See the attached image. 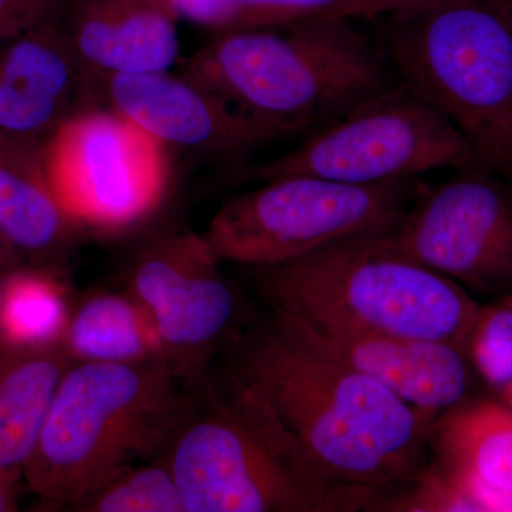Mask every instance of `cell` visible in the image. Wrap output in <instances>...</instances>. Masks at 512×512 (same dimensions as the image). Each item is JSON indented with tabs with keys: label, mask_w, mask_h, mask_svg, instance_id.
I'll list each match as a JSON object with an SVG mask.
<instances>
[{
	"label": "cell",
	"mask_w": 512,
	"mask_h": 512,
	"mask_svg": "<svg viewBox=\"0 0 512 512\" xmlns=\"http://www.w3.org/2000/svg\"><path fill=\"white\" fill-rule=\"evenodd\" d=\"M225 383L316 480L362 510L375 511L426 467L433 420L311 348L274 313L239 336Z\"/></svg>",
	"instance_id": "obj_1"
},
{
	"label": "cell",
	"mask_w": 512,
	"mask_h": 512,
	"mask_svg": "<svg viewBox=\"0 0 512 512\" xmlns=\"http://www.w3.org/2000/svg\"><path fill=\"white\" fill-rule=\"evenodd\" d=\"M185 77L282 136L328 126L399 84L386 52L355 20L322 15L221 33Z\"/></svg>",
	"instance_id": "obj_2"
},
{
	"label": "cell",
	"mask_w": 512,
	"mask_h": 512,
	"mask_svg": "<svg viewBox=\"0 0 512 512\" xmlns=\"http://www.w3.org/2000/svg\"><path fill=\"white\" fill-rule=\"evenodd\" d=\"M251 269L272 312L330 328L446 343L464 355L480 309L466 289L400 252L392 228Z\"/></svg>",
	"instance_id": "obj_3"
},
{
	"label": "cell",
	"mask_w": 512,
	"mask_h": 512,
	"mask_svg": "<svg viewBox=\"0 0 512 512\" xmlns=\"http://www.w3.org/2000/svg\"><path fill=\"white\" fill-rule=\"evenodd\" d=\"M170 366L72 363L23 470L46 503L72 508L111 477L164 454L192 396Z\"/></svg>",
	"instance_id": "obj_4"
},
{
	"label": "cell",
	"mask_w": 512,
	"mask_h": 512,
	"mask_svg": "<svg viewBox=\"0 0 512 512\" xmlns=\"http://www.w3.org/2000/svg\"><path fill=\"white\" fill-rule=\"evenodd\" d=\"M383 20L402 86L446 117L478 165L512 181V25L487 0H441Z\"/></svg>",
	"instance_id": "obj_5"
},
{
	"label": "cell",
	"mask_w": 512,
	"mask_h": 512,
	"mask_svg": "<svg viewBox=\"0 0 512 512\" xmlns=\"http://www.w3.org/2000/svg\"><path fill=\"white\" fill-rule=\"evenodd\" d=\"M201 390L163 454L187 512L360 510L316 480L231 386L205 380Z\"/></svg>",
	"instance_id": "obj_6"
},
{
	"label": "cell",
	"mask_w": 512,
	"mask_h": 512,
	"mask_svg": "<svg viewBox=\"0 0 512 512\" xmlns=\"http://www.w3.org/2000/svg\"><path fill=\"white\" fill-rule=\"evenodd\" d=\"M413 180L348 184L288 175L225 202L205 239L220 261L284 264L340 241L393 228L416 192Z\"/></svg>",
	"instance_id": "obj_7"
},
{
	"label": "cell",
	"mask_w": 512,
	"mask_h": 512,
	"mask_svg": "<svg viewBox=\"0 0 512 512\" xmlns=\"http://www.w3.org/2000/svg\"><path fill=\"white\" fill-rule=\"evenodd\" d=\"M476 167L477 158L457 128L399 83L322 127L258 175L266 181L312 175L367 185Z\"/></svg>",
	"instance_id": "obj_8"
},
{
	"label": "cell",
	"mask_w": 512,
	"mask_h": 512,
	"mask_svg": "<svg viewBox=\"0 0 512 512\" xmlns=\"http://www.w3.org/2000/svg\"><path fill=\"white\" fill-rule=\"evenodd\" d=\"M47 184L76 227L120 231L146 220L168 187L167 147L110 109H89L47 141Z\"/></svg>",
	"instance_id": "obj_9"
},
{
	"label": "cell",
	"mask_w": 512,
	"mask_h": 512,
	"mask_svg": "<svg viewBox=\"0 0 512 512\" xmlns=\"http://www.w3.org/2000/svg\"><path fill=\"white\" fill-rule=\"evenodd\" d=\"M484 170L417 187L392 228L400 252L466 291L501 296L512 291V187Z\"/></svg>",
	"instance_id": "obj_10"
},
{
	"label": "cell",
	"mask_w": 512,
	"mask_h": 512,
	"mask_svg": "<svg viewBox=\"0 0 512 512\" xmlns=\"http://www.w3.org/2000/svg\"><path fill=\"white\" fill-rule=\"evenodd\" d=\"M204 235L158 242L137 259L128 292L141 303L163 343L165 363L188 386L208 366L238 316V295L221 274Z\"/></svg>",
	"instance_id": "obj_11"
},
{
	"label": "cell",
	"mask_w": 512,
	"mask_h": 512,
	"mask_svg": "<svg viewBox=\"0 0 512 512\" xmlns=\"http://www.w3.org/2000/svg\"><path fill=\"white\" fill-rule=\"evenodd\" d=\"M109 109L164 147L237 157L282 138L190 79L168 72L104 77Z\"/></svg>",
	"instance_id": "obj_12"
},
{
	"label": "cell",
	"mask_w": 512,
	"mask_h": 512,
	"mask_svg": "<svg viewBox=\"0 0 512 512\" xmlns=\"http://www.w3.org/2000/svg\"><path fill=\"white\" fill-rule=\"evenodd\" d=\"M93 74L73 49L63 20L47 13L0 39V138L26 144L53 133L87 107Z\"/></svg>",
	"instance_id": "obj_13"
},
{
	"label": "cell",
	"mask_w": 512,
	"mask_h": 512,
	"mask_svg": "<svg viewBox=\"0 0 512 512\" xmlns=\"http://www.w3.org/2000/svg\"><path fill=\"white\" fill-rule=\"evenodd\" d=\"M272 313L311 348L380 384L433 421L467 397V356L454 346Z\"/></svg>",
	"instance_id": "obj_14"
},
{
	"label": "cell",
	"mask_w": 512,
	"mask_h": 512,
	"mask_svg": "<svg viewBox=\"0 0 512 512\" xmlns=\"http://www.w3.org/2000/svg\"><path fill=\"white\" fill-rule=\"evenodd\" d=\"M64 29L97 79L163 73L180 53L173 0H70Z\"/></svg>",
	"instance_id": "obj_15"
},
{
	"label": "cell",
	"mask_w": 512,
	"mask_h": 512,
	"mask_svg": "<svg viewBox=\"0 0 512 512\" xmlns=\"http://www.w3.org/2000/svg\"><path fill=\"white\" fill-rule=\"evenodd\" d=\"M63 346L0 355V473L23 477L64 373Z\"/></svg>",
	"instance_id": "obj_16"
},
{
	"label": "cell",
	"mask_w": 512,
	"mask_h": 512,
	"mask_svg": "<svg viewBox=\"0 0 512 512\" xmlns=\"http://www.w3.org/2000/svg\"><path fill=\"white\" fill-rule=\"evenodd\" d=\"M62 346L73 363H165L150 316L128 291L94 293L73 306Z\"/></svg>",
	"instance_id": "obj_17"
},
{
	"label": "cell",
	"mask_w": 512,
	"mask_h": 512,
	"mask_svg": "<svg viewBox=\"0 0 512 512\" xmlns=\"http://www.w3.org/2000/svg\"><path fill=\"white\" fill-rule=\"evenodd\" d=\"M430 447L439 460L512 494V407L464 399L433 421Z\"/></svg>",
	"instance_id": "obj_18"
},
{
	"label": "cell",
	"mask_w": 512,
	"mask_h": 512,
	"mask_svg": "<svg viewBox=\"0 0 512 512\" xmlns=\"http://www.w3.org/2000/svg\"><path fill=\"white\" fill-rule=\"evenodd\" d=\"M10 144L0 138V237L22 251L45 254L66 242L76 225L50 190L42 165L29 164Z\"/></svg>",
	"instance_id": "obj_19"
},
{
	"label": "cell",
	"mask_w": 512,
	"mask_h": 512,
	"mask_svg": "<svg viewBox=\"0 0 512 512\" xmlns=\"http://www.w3.org/2000/svg\"><path fill=\"white\" fill-rule=\"evenodd\" d=\"M73 306L52 276L15 272L0 286V355L62 346Z\"/></svg>",
	"instance_id": "obj_20"
},
{
	"label": "cell",
	"mask_w": 512,
	"mask_h": 512,
	"mask_svg": "<svg viewBox=\"0 0 512 512\" xmlns=\"http://www.w3.org/2000/svg\"><path fill=\"white\" fill-rule=\"evenodd\" d=\"M70 510L79 512H187L173 471L163 457L120 471Z\"/></svg>",
	"instance_id": "obj_21"
},
{
	"label": "cell",
	"mask_w": 512,
	"mask_h": 512,
	"mask_svg": "<svg viewBox=\"0 0 512 512\" xmlns=\"http://www.w3.org/2000/svg\"><path fill=\"white\" fill-rule=\"evenodd\" d=\"M466 355L491 386L501 390L512 382V291L480 305Z\"/></svg>",
	"instance_id": "obj_22"
},
{
	"label": "cell",
	"mask_w": 512,
	"mask_h": 512,
	"mask_svg": "<svg viewBox=\"0 0 512 512\" xmlns=\"http://www.w3.org/2000/svg\"><path fill=\"white\" fill-rule=\"evenodd\" d=\"M335 0H232L220 33L274 29L320 15Z\"/></svg>",
	"instance_id": "obj_23"
},
{
	"label": "cell",
	"mask_w": 512,
	"mask_h": 512,
	"mask_svg": "<svg viewBox=\"0 0 512 512\" xmlns=\"http://www.w3.org/2000/svg\"><path fill=\"white\" fill-rule=\"evenodd\" d=\"M431 2H441V0H335L320 15L329 16V18H345L355 22L375 20L396 10Z\"/></svg>",
	"instance_id": "obj_24"
},
{
	"label": "cell",
	"mask_w": 512,
	"mask_h": 512,
	"mask_svg": "<svg viewBox=\"0 0 512 512\" xmlns=\"http://www.w3.org/2000/svg\"><path fill=\"white\" fill-rule=\"evenodd\" d=\"M43 16L29 8L23 0H0V39L25 28Z\"/></svg>",
	"instance_id": "obj_25"
},
{
	"label": "cell",
	"mask_w": 512,
	"mask_h": 512,
	"mask_svg": "<svg viewBox=\"0 0 512 512\" xmlns=\"http://www.w3.org/2000/svg\"><path fill=\"white\" fill-rule=\"evenodd\" d=\"M18 481L0 473V512L15 511L18 507Z\"/></svg>",
	"instance_id": "obj_26"
},
{
	"label": "cell",
	"mask_w": 512,
	"mask_h": 512,
	"mask_svg": "<svg viewBox=\"0 0 512 512\" xmlns=\"http://www.w3.org/2000/svg\"><path fill=\"white\" fill-rule=\"evenodd\" d=\"M30 9L35 10L39 15H47V13L53 12L56 3L60 0H23Z\"/></svg>",
	"instance_id": "obj_27"
},
{
	"label": "cell",
	"mask_w": 512,
	"mask_h": 512,
	"mask_svg": "<svg viewBox=\"0 0 512 512\" xmlns=\"http://www.w3.org/2000/svg\"><path fill=\"white\" fill-rule=\"evenodd\" d=\"M490 5H493L498 12L503 13L505 18H507L508 22L512 25V5H508V3L500 2V0H487Z\"/></svg>",
	"instance_id": "obj_28"
},
{
	"label": "cell",
	"mask_w": 512,
	"mask_h": 512,
	"mask_svg": "<svg viewBox=\"0 0 512 512\" xmlns=\"http://www.w3.org/2000/svg\"><path fill=\"white\" fill-rule=\"evenodd\" d=\"M501 393H503L505 403L512 407V382L504 386L503 389H501Z\"/></svg>",
	"instance_id": "obj_29"
},
{
	"label": "cell",
	"mask_w": 512,
	"mask_h": 512,
	"mask_svg": "<svg viewBox=\"0 0 512 512\" xmlns=\"http://www.w3.org/2000/svg\"><path fill=\"white\" fill-rule=\"evenodd\" d=\"M3 281H5V275L2 274V269H0V286H2Z\"/></svg>",
	"instance_id": "obj_30"
},
{
	"label": "cell",
	"mask_w": 512,
	"mask_h": 512,
	"mask_svg": "<svg viewBox=\"0 0 512 512\" xmlns=\"http://www.w3.org/2000/svg\"><path fill=\"white\" fill-rule=\"evenodd\" d=\"M500 2L508 3V5H512V0H500Z\"/></svg>",
	"instance_id": "obj_31"
},
{
	"label": "cell",
	"mask_w": 512,
	"mask_h": 512,
	"mask_svg": "<svg viewBox=\"0 0 512 512\" xmlns=\"http://www.w3.org/2000/svg\"><path fill=\"white\" fill-rule=\"evenodd\" d=\"M2 241H5V239H3L2 237H0V242H2Z\"/></svg>",
	"instance_id": "obj_32"
}]
</instances>
